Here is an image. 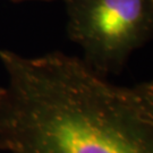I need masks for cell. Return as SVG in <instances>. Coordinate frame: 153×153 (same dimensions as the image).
Segmentation results:
<instances>
[{
    "mask_svg": "<svg viewBox=\"0 0 153 153\" xmlns=\"http://www.w3.org/2000/svg\"><path fill=\"white\" fill-rule=\"evenodd\" d=\"M67 32L102 76L117 74L153 36V0H64Z\"/></svg>",
    "mask_w": 153,
    "mask_h": 153,
    "instance_id": "obj_2",
    "label": "cell"
},
{
    "mask_svg": "<svg viewBox=\"0 0 153 153\" xmlns=\"http://www.w3.org/2000/svg\"><path fill=\"white\" fill-rule=\"evenodd\" d=\"M42 1H49V0H42Z\"/></svg>",
    "mask_w": 153,
    "mask_h": 153,
    "instance_id": "obj_4",
    "label": "cell"
},
{
    "mask_svg": "<svg viewBox=\"0 0 153 153\" xmlns=\"http://www.w3.org/2000/svg\"><path fill=\"white\" fill-rule=\"evenodd\" d=\"M0 149L10 153H153V121L128 88L62 52L0 50Z\"/></svg>",
    "mask_w": 153,
    "mask_h": 153,
    "instance_id": "obj_1",
    "label": "cell"
},
{
    "mask_svg": "<svg viewBox=\"0 0 153 153\" xmlns=\"http://www.w3.org/2000/svg\"><path fill=\"white\" fill-rule=\"evenodd\" d=\"M127 88L137 107L153 121V81L141 83L134 88Z\"/></svg>",
    "mask_w": 153,
    "mask_h": 153,
    "instance_id": "obj_3",
    "label": "cell"
}]
</instances>
